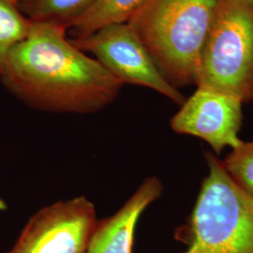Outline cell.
Wrapping results in <instances>:
<instances>
[{"instance_id": "14", "label": "cell", "mask_w": 253, "mask_h": 253, "mask_svg": "<svg viewBox=\"0 0 253 253\" xmlns=\"http://www.w3.org/2000/svg\"><path fill=\"white\" fill-rule=\"evenodd\" d=\"M248 1H250V2H251V3H253V0H248Z\"/></svg>"}, {"instance_id": "3", "label": "cell", "mask_w": 253, "mask_h": 253, "mask_svg": "<svg viewBox=\"0 0 253 253\" xmlns=\"http://www.w3.org/2000/svg\"><path fill=\"white\" fill-rule=\"evenodd\" d=\"M208 174L194 208L175 233L183 253H253V197L237 187L221 160L205 152Z\"/></svg>"}, {"instance_id": "7", "label": "cell", "mask_w": 253, "mask_h": 253, "mask_svg": "<svg viewBox=\"0 0 253 253\" xmlns=\"http://www.w3.org/2000/svg\"><path fill=\"white\" fill-rule=\"evenodd\" d=\"M243 104L235 96L197 86L171 118L170 126L176 133L204 140L219 155L226 147L233 149L243 142L239 137Z\"/></svg>"}, {"instance_id": "2", "label": "cell", "mask_w": 253, "mask_h": 253, "mask_svg": "<svg viewBox=\"0 0 253 253\" xmlns=\"http://www.w3.org/2000/svg\"><path fill=\"white\" fill-rule=\"evenodd\" d=\"M217 0H145L126 21L172 87L197 84Z\"/></svg>"}, {"instance_id": "12", "label": "cell", "mask_w": 253, "mask_h": 253, "mask_svg": "<svg viewBox=\"0 0 253 253\" xmlns=\"http://www.w3.org/2000/svg\"><path fill=\"white\" fill-rule=\"evenodd\" d=\"M221 163L235 185L253 197V141L233 148Z\"/></svg>"}, {"instance_id": "11", "label": "cell", "mask_w": 253, "mask_h": 253, "mask_svg": "<svg viewBox=\"0 0 253 253\" xmlns=\"http://www.w3.org/2000/svg\"><path fill=\"white\" fill-rule=\"evenodd\" d=\"M32 22L11 0H0V73L13 46L29 34Z\"/></svg>"}, {"instance_id": "5", "label": "cell", "mask_w": 253, "mask_h": 253, "mask_svg": "<svg viewBox=\"0 0 253 253\" xmlns=\"http://www.w3.org/2000/svg\"><path fill=\"white\" fill-rule=\"evenodd\" d=\"M69 40L82 52L94 54L95 59L123 84L151 88L179 106L186 100L180 91L163 79L127 23L109 24L87 36Z\"/></svg>"}, {"instance_id": "9", "label": "cell", "mask_w": 253, "mask_h": 253, "mask_svg": "<svg viewBox=\"0 0 253 253\" xmlns=\"http://www.w3.org/2000/svg\"><path fill=\"white\" fill-rule=\"evenodd\" d=\"M100 0H18L20 11L32 23L48 24L68 31Z\"/></svg>"}, {"instance_id": "13", "label": "cell", "mask_w": 253, "mask_h": 253, "mask_svg": "<svg viewBox=\"0 0 253 253\" xmlns=\"http://www.w3.org/2000/svg\"><path fill=\"white\" fill-rule=\"evenodd\" d=\"M12 2H14V3H16L17 4V2H18V0H11Z\"/></svg>"}, {"instance_id": "4", "label": "cell", "mask_w": 253, "mask_h": 253, "mask_svg": "<svg viewBox=\"0 0 253 253\" xmlns=\"http://www.w3.org/2000/svg\"><path fill=\"white\" fill-rule=\"evenodd\" d=\"M197 86L253 100V4L217 0L201 57Z\"/></svg>"}, {"instance_id": "6", "label": "cell", "mask_w": 253, "mask_h": 253, "mask_svg": "<svg viewBox=\"0 0 253 253\" xmlns=\"http://www.w3.org/2000/svg\"><path fill=\"white\" fill-rule=\"evenodd\" d=\"M98 220L84 196L56 202L28 220L8 253H85Z\"/></svg>"}, {"instance_id": "10", "label": "cell", "mask_w": 253, "mask_h": 253, "mask_svg": "<svg viewBox=\"0 0 253 253\" xmlns=\"http://www.w3.org/2000/svg\"><path fill=\"white\" fill-rule=\"evenodd\" d=\"M145 0H100L85 15L70 27L71 39L87 36L101 27L115 23H126Z\"/></svg>"}, {"instance_id": "1", "label": "cell", "mask_w": 253, "mask_h": 253, "mask_svg": "<svg viewBox=\"0 0 253 253\" xmlns=\"http://www.w3.org/2000/svg\"><path fill=\"white\" fill-rule=\"evenodd\" d=\"M67 30L32 23L0 73L4 86L28 106L56 114L89 115L118 99L123 84L71 43Z\"/></svg>"}, {"instance_id": "8", "label": "cell", "mask_w": 253, "mask_h": 253, "mask_svg": "<svg viewBox=\"0 0 253 253\" xmlns=\"http://www.w3.org/2000/svg\"><path fill=\"white\" fill-rule=\"evenodd\" d=\"M163 192V182L157 176L143 181L114 215L98 220L85 253H132L137 223Z\"/></svg>"}]
</instances>
